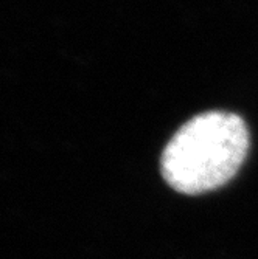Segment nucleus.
Segmentation results:
<instances>
[{"label": "nucleus", "mask_w": 258, "mask_h": 259, "mask_svg": "<svg viewBox=\"0 0 258 259\" xmlns=\"http://www.w3.org/2000/svg\"><path fill=\"white\" fill-rule=\"evenodd\" d=\"M249 149V132L235 113L205 112L187 121L160 160L165 182L182 194L216 190L235 176Z\"/></svg>", "instance_id": "f257e3e1"}]
</instances>
